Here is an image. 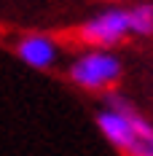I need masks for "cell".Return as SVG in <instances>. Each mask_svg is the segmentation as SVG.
Listing matches in <instances>:
<instances>
[{
  "instance_id": "6da1fadb",
  "label": "cell",
  "mask_w": 153,
  "mask_h": 156,
  "mask_svg": "<svg viewBox=\"0 0 153 156\" xmlns=\"http://www.w3.org/2000/svg\"><path fill=\"white\" fill-rule=\"evenodd\" d=\"M97 126H99L102 137L123 156L140 140L153 137V124L123 94L113 92V89L102 94V108L97 110Z\"/></svg>"
},
{
  "instance_id": "7a4b0ae2",
  "label": "cell",
  "mask_w": 153,
  "mask_h": 156,
  "mask_svg": "<svg viewBox=\"0 0 153 156\" xmlns=\"http://www.w3.org/2000/svg\"><path fill=\"white\" fill-rule=\"evenodd\" d=\"M123 76V62L107 48H89L67 65L70 83L83 92H110Z\"/></svg>"
},
{
  "instance_id": "3957f363",
  "label": "cell",
  "mask_w": 153,
  "mask_h": 156,
  "mask_svg": "<svg viewBox=\"0 0 153 156\" xmlns=\"http://www.w3.org/2000/svg\"><path fill=\"white\" fill-rule=\"evenodd\" d=\"M78 41L89 48H116L132 35L129 27V11L126 8H105L99 14L89 16L83 24H78Z\"/></svg>"
},
{
  "instance_id": "277c9868",
  "label": "cell",
  "mask_w": 153,
  "mask_h": 156,
  "mask_svg": "<svg viewBox=\"0 0 153 156\" xmlns=\"http://www.w3.org/2000/svg\"><path fill=\"white\" fill-rule=\"evenodd\" d=\"M14 51L32 70H51L59 62V41L46 32H27L14 43Z\"/></svg>"
},
{
  "instance_id": "5b68a950",
  "label": "cell",
  "mask_w": 153,
  "mask_h": 156,
  "mask_svg": "<svg viewBox=\"0 0 153 156\" xmlns=\"http://www.w3.org/2000/svg\"><path fill=\"white\" fill-rule=\"evenodd\" d=\"M126 11H129V27H132V35L151 38V35H153V3L142 0V3L129 5Z\"/></svg>"
},
{
  "instance_id": "8992f818",
  "label": "cell",
  "mask_w": 153,
  "mask_h": 156,
  "mask_svg": "<svg viewBox=\"0 0 153 156\" xmlns=\"http://www.w3.org/2000/svg\"><path fill=\"white\" fill-rule=\"evenodd\" d=\"M126 156H153V137L151 140H140Z\"/></svg>"
}]
</instances>
